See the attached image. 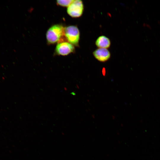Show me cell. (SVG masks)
<instances>
[{"mask_svg": "<svg viewBox=\"0 0 160 160\" xmlns=\"http://www.w3.org/2000/svg\"><path fill=\"white\" fill-rule=\"evenodd\" d=\"M64 29L65 27L60 24L51 26L48 29L46 33L47 43L52 44L64 42L63 38L65 37Z\"/></svg>", "mask_w": 160, "mask_h": 160, "instance_id": "obj_1", "label": "cell"}, {"mask_svg": "<svg viewBox=\"0 0 160 160\" xmlns=\"http://www.w3.org/2000/svg\"><path fill=\"white\" fill-rule=\"evenodd\" d=\"M64 34L67 42L74 46H79L80 33L77 26L71 25L65 27Z\"/></svg>", "mask_w": 160, "mask_h": 160, "instance_id": "obj_2", "label": "cell"}, {"mask_svg": "<svg viewBox=\"0 0 160 160\" xmlns=\"http://www.w3.org/2000/svg\"><path fill=\"white\" fill-rule=\"evenodd\" d=\"M84 11V5L81 0H74L67 8L68 14L73 18H78L82 15Z\"/></svg>", "mask_w": 160, "mask_h": 160, "instance_id": "obj_3", "label": "cell"}, {"mask_svg": "<svg viewBox=\"0 0 160 160\" xmlns=\"http://www.w3.org/2000/svg\"><path fill=\"white\" fill-rule=\"evenodd\" d=\"M75 48L74 45L67 41L57 43L55 49L56 55L65 56L74 52Z\"/></svg>", "mask_w": 160, "mask_h": 160, "instance_id": "obj_4", "label": "cell"}, {"mask_svg": "<svg viewBox=\"0 0 160 160\" xmlns=\"http://www.w3.org/2000/svg\"><path fill=\"white\" fill-rule=\"evenodd\" d=\"M94 57L98 61L104 62L107 61L111 57V53L107 49L98 48L93 52Z\"/></svg>", "mask_w": 160, "mask_h": 160, "instance_id": "obj_5", "label": "cell"}, {"mask_svg": "<svg viewBox=\"0 0 160 160\" xmlns=\"http://www.w3.org/2000/svg\"><path fill=\"white\" fill-rule=\"evenodd\" d=\"M95 44L98 48L108 49L111 45L110 39L105 36H99L96 40Z\"/></svg>", "mask_w": 160, "mask_h": 160, "instance_id": "obj_6", "label": "cell"}, {"mask_svg": "<svg viewBox=\"0 0 160 160\" xmlns=\"http://www.w3.org/2000/svg\"><path fill=\"white\" fill-rule=\"evenodd\" d=\"M73 1V0H58L56 1V4L58 5L67 7Z\"/></svg>", "mask_w": 160, "mask_h": 160, "instance_id": "obj_7", "label": "cell"}]
</instances>
